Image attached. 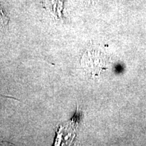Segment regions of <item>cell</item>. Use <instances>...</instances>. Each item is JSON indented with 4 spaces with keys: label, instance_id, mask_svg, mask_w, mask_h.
I'll return each instance as SVG.
<instances>
[{
    "label": "cell",
    "instance_id": "cell-1",
    "mask_svg": "<svg viewBox=\"0 0 146 146\" xmlns=\"http://www.w3.org/2000/svg\"><path fill=\"white\" fill-rule=\"evenodd\" d=\"M9 21H10V18L8 14L0 3V29H4L6 28V27L8 25Z\"/></svg>",
    "mask_w": 146,
    "mask_h": 146
}]
</instances>
